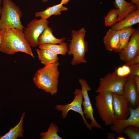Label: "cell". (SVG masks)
Listing matches in <instances>:
<instances>
[{
  "mask_svg": "<svg viewBox=\"0 0 139 139\" xmlns=\"http://www.w3.org/2000/svg\"><path fill=\"white\" fill-rule=\"evenodd\" d=\"M95 98V105L99 116L106 126L111 125L116 120L113 105V93H98Z\"/></svg>",
  "mask_w": 139,
  "mask_h": 139,
  "instance_id": "obj_5",
  "label": "cell"
},
{
  "mask_svg": "<svg viewBox=\"0 0 139 139\" xmlns=\"http://www.w3.org/2000/svg\"><path fill=\"white\" fill-rule=\"evenodd\" d=\"M0 30L7 28H25L21 19L23 13L19 6L11 0H3L1 9Z\"/></svg>",
  "mask_w": 139,
  "mask_h": 139,
  "instance_id": "obj_4",
  "label": "cell"
},
{
  "mask_svg": "<svg viewBox=\"0 0 139 139\" xmlns=\"http://www.w3.org/2000/svg\"><path fill=\"white\" fill-rule=\"evenodd\" d=\"M131 3L135 5L137 9H139V0H131Z\"/></svg>",
  "mask_w": 139,
  "mask_h": 139,
  "instance_id": "obj_31",
  "label": "cell"
},
{
  "mask_svg": "<svg viewBox=\"0 0 139 139\" xmlns=\"http://www.w3.org/2000/svg\"><path fill=\"white\" fill-rule=\"evenodd\" d=\"M119 10L118 22L123 20L128 14L137 9L136 5L125 0H115Z\"/></svg>",
  "mask_w": 139,
  "mask_h": 139,
  "instance_id": "obj_20",
  "label": "cell"
},
{
  "mask_svg": "<svg viewBox=\"0 0 139 139\" xmlns=\"http://www.w3.org/2000/svg\"><path fill=\"white\" fill-rule=\"evenodd\" d=\"M139 22V9L128 14L122 20L115 23L111 28L117 30L126 27L132 26Z\"/></svg>",
  "mask_w": 139,
  "mask_h": 139,
  "instance_id": "obj_15",
  "label": "cell"
},
{
  "mask_svg": "<svg viewBox=\"0 0 139 139\" xmlns=\"http://www.w3.org/2000/svg\"><path fill=\"white\" fill-rule=\"evenodd\" d=\"M79 81L81 86L82 94L84 99L82 105L83 107V111L85 118L90 119L91 122L90 124L92 128L95 127L103 130L102 126L97 122L93 116L94 110L88 93V91L91 90V87L85 79H80L79 80Z\"/></svg>",
  "mask_w": 139,
  "mask_h": 139,
  "instance_id": "obj_9",
  "label": "cell"
},
{
  "mask_svg": "<svg viewBox=\"0 0 139 139\" xmlns=\"http://www.w3.org/2000/svg\"><path fill=\"white\" fill-rule=\"evenodd\" d=\"M42 1L43 3H46L48 2V0H42Z\"/></svg>",
  "mask_w": 139,
  "mask_h": 139,
  "instance_id": "obj_34",
  "label": "cell"
},
{
  "mask_svg": "<svg viewBox=\"0 0 139 139\" xmlns=\"http://www.w3.org/2000/svg\"><path fill=\"white\" fill-rule=\"evenodd\" d=\"M119 13L118 8L111 10L104 19L105 26L111 27L118 22Z\"/></svg>",
  "mask_w": 139,
  "mask_h": 139,
  "instance_id": "obj_24",
  "label": "cell"
},
{
  "mask_svg": "<svg viewBox=\"0 0 139 139\" xmlns=\"http://www.w3.org/2000/svg\"><path fill=\"white\" fill-rule=\"evenodd\" d=\"M129 66L131 69L130 76H139V64Z\"/></svg>",
  "mask_w": 139,
  "mask_h": 139,
  "instance_id": "obj_27",
  "label": "cell"
},
{
  "mask_svg": "<svg viewBox=\"0 0 139 139\" xmlns=\"http://www.w3.org/2000/svg\"><path fill=\"white\" fill-rule=\"evenodd\" d=\"M1 0H0V15L1 14Z\"/></svg>",
  "mask_w": 139,
  "mask_h": 139,
  "instance_id": "obj_35",
  "label": "cell"
},
{
  "mask_svg": "<svg viewBox=\"0 0 139 139\" xmlns=\"http://www.w3.org/2000/svg\"><path fill=\"white\" fill-rule=\"evenodd\" d=\"M51 28L48 26L44 29L38 40L39 45L44 44H60L66 39L65 38H57L53 35Z\"/></svg>",
  "mask_w": 139,
  "mask_h": 139,
  "instance_id": "obj_16",
  "label": "cell"
},
{
  "mask_svg": "<svg viewBox=\"0 0 139 139\" xmlns=\"http://www.w3.org/2000/svg\"><path fill=\"white\" fill-rule=\"evenodd\" d=\"M74 98L73 101L70 103L65 105H56L55 108L58 111L62 112V115L63 119H65L67 115L68 112L72 110L76 112L81 116L83 123L89 130L92 131V127L86 120L82 110V105L83 98L81 89H76L73 92Z\"/></svg>",
  "mask_w": 139,
  "mask_h": 139,
  "instance_id": "obj_8",
  "label": "cell"
},
{
  "mask_svg": "<svg viewBox=\"0 0 139 139\" xmlns=\"http://www.w3.org/2000/svg\"><path fill=\"white\" fill-rule=\"evenodd\" d=\"M59 66V63L57 61L39 69L33 78L36 86L52 95L57 93L58 90Z\"/></svg>",
  "mask_w": 139,
  "mask_h": 139,
  "instance_id": "obj_2",
  "label": "cell"
},
{
  "mask_svg": "<svg viewBox=\"0 0 139 139\" xmlns=\"http://www.w3.org/2000/svg\"><path fill=\"white\" fill-rule=\"evenodd\" d=\"M59 131L58 127L52 123L50 124L47 131L41 132L40 134V139H62L58 135L57 132Z\"/></svg>",
  "mask_w": 139,
  "mask_h": 139,
  "instance_id": "obj_23",
  "label": "cell"
},
{
  "mask_svg": "<svg viewBox=\"0 0 139 139\" xmlns=\"http://www.w3.org/2000/svg\"><path fill=\"white\" fill-rule=\"evenodd\" d=\"M0 51L10 55L23 52L34 58L31 47L24 37L23 30L16 28L0 30Z\"/></svg>",
  "mask_w": 139,
  "mask_h": 139,
  "instance_id": "obj_1",
  "label": "cell"
},
{
  "mask_svg": "<svg viewBox=\"0 0 139 139\" xmlns=\"http://www.w3.org/2000/svg\"><path fill=\"white\" fill-rule=\"evenodd\" d=\"M70 0H61L60 3L62 5L67 4Z\"/></svg>",
  "mask_w": 139,
  "mask_h": 139,
  "instance_id": "obj_32",
  "label": "cell"
},
{
  "mask_svg": "<svg viewBox=\"0 0 139 139\" xmlns=\"http://www.w3.org/2000/svg\"><path fill=\"white\" fill-rule=\"evenodd\" d=\"M139 64V55L130 60L125 63V64L128 66H131Z\"/></svg>",
  "mask_w": 139,
  "mask_h": 139,
  "instance_id": "obj_28",
  "label": "cell"
},
{
  "mask_svg": "<svg viewBox=\"0 0 139 139\" xmlns=\"http://www.w3.org/2000/svg\"><path fill=\"white\" fill-rule=\"evenodd\" d=\"M114 72L119 77H126L130 75L131 69L129 66L125 64L117 68Z\"/></svg>",
  "mask_w": 139,
  "mask_h": 139,
  "instance_id": "obj_26",
  "label": "cell"
},
{
  "mask_svg": "<svg viewBox=\"0 0 139 139\" xmlns=\"http://www.w3.org/2000/svg\"><path fill=\"white\" fill-rule=\"evenodd\" d=\"M127 77H119L114 72L109 73L100 79L99 85L96 92L97 93H115L120 95H123L124 85Z\"/></svg>",
  "mask_w": 139,
  "mask_h": 139,
  "instance_id": "obj_6",
  "label": "cell"
},
{
  "mask_svg": "<svg viewBox=\"0 0 139 139\" xmlns=\"http://www.w3.org/2000/svg\"><path fill=\"white\" fill-rule=\"evenodd\" d=\"M117 139H125L126 138L125 137L122 136H119L117 137Z\"/></svg>",
  "mask_w": 139,
  "mask_h": 139,
  "instance_id": "obj_33",
  "label": "cell"
},
{
  "mask_svg": "<svg viewBox=\"0 0 139 139\" xmlns=\"http://www.w3.org/2000/svg\"><path fill=\"white\" fill-rule=\"evenodd\" d=\"M39 48H48L54 52L57 55H65L68 50V46L67 43L63 42L60 44H44L39 46Z\"/></svg>",
  "mask_w": 139,
  "mask_h": 139,
  "instance_id": "obj_22",
  "label": "cell"
},
{
  "mask_svg": "<svg viewBox=\"0 0 139 139\" xmlns=\"http://www.w3.org/2000/svg\"><path fill=\"white\" fill-rule=\"evenodd\" d=\"M116 138V135L114 133H108L107 139H115Z\"/></svg>",
  "mask_w": 139,
  "mask_h": 139,
  "instance_id": "obj_30",
  "label": "cell"
},
{
  "mask_svg": "<svg viewBox=\"0 0 139 139\" xmlns=\"http://www.w3.org/2000/svg\"><path fill=\"white\" fill-rule=\"evenodd\" d=\"M113 105L117 120L125 119L129 116L130 105L123 95L113 93Z\"/></svg>",
  "mask_w": 139,
  "mask_h": 139,
  "instance_id": "obj_12",
  "label": "cell"
},
{
  "mask_svg": "<svg viewBox=\"0 0 139 139\" xmlns=\"http://www.w3.org/2000/svg\"><path fill=\"white\" fill-rule=\"evenodd\" d=\"M68 10L67 8L60 3L48 7L43 11L37 12L35 13V16L37 18L47 19L53 15H61V11H67Z\"/></svg>",
  "mask_w": 139,
  "mask_h": 139,
  "instance_id": "obj_18",
  "label": "cell"
},
{
  "mask_svg": "<svg viewBox=\"0 0 139 139\" xmlns=\"http://www.w3.org/2000/svg\"><path fill=\"white\" fill-rule=\"evenodd\" d=\"M86 32L84 27L77 31L73 30L71 32L72 38L67 53L69 56L73 55L71 62L72 65L87 62L85 57L88 50V43L85 40Z\"/></svg>",
  "mask_w": 139,
  "mask_h": 139,
  "instance_id": "obj_3",
  "label": "cell"
},
{
  "mask_svg": "<svg viewBox=\"0 0 139 139\" xmlns=\"http://www.w3.org/2000/svg\"><path fill=\"white\" fill-rule=\"evenodd\" d=\"M119 40V30L111 28L109 29L103 39L106 50L118 53Z\"/></svg>",
  "mask_w": 139,
  "mask_h": 139,
  "instance_id": "obj_14",
  "label": "cell"
},
{
  "mask_svg": "<svg viewBox=\"0 0 139 139\" xmlns=\"http://www.w3.org/2000/svg\"><path fill=\"white\" fill-rule=\"evenodd\" d=\"M120 59L126 63L139 55V30L132 34L125 47L118 53Z\"/></svg>",
  "mask_w": 139,
  "mask_h": 139,
  "instance_id": "obj_10",
  "label": "cell"
},
{
  "mask_svg": "<svg viewBox=\"0 0 139 139\" xmlns=\"http://www.w3.org/2000/svg\"><path fill=\"white\" fill-rule=\"evenodd\" d=\"M49 23L47 19L40 18L34 19L27 24V27L23 30V33L26 40L31 47L38 46L39 38L48 26Z\"/></svg>",
  "mask_w": 139,
  "mask_h": 139,
  "instance_id": "obj_7",
  "label": "cell"
},
{
  "mask_svg": "<svg viewBox=\"0 0 139 139\" xmlns=\"http://www.w3.org/2000/svg\"><path fill=\"white\" fill-rule=\"evenodd\" d=\"M132 76L137 89L139 91V76Z\"/></svg>",
  "mask_w": 139,
  "mask_h": 139,
  "instance_id": "obj_29",
  "label": "cell"
},
{
  "mask_svg": "<svg viewBox=\"0 0 139 139\" xmlns=\"http://www.w3.org/2000/svg\"><path fill=\"white\" fill-rule=\"evenodd\" d=\"M123 95L133 108H135L139 106V91L132 76H129L126 79Z\"/></svg>",
  "mask_w": 139,
  "mask_h": 139,
  "instance_id": "obj_13",
  "label": "cell"
},
{
  "mask_svg": "<svg viewBox=\"0 0 139 139\" xmlns=\"http://www.w3.org/2000/svg\"><path fill=\"white\" fill-rule=\"evenodd\" d=\"M136 29L132 26L124 28L119 30L120 40L118 53L126 45L131 36Z\"/></svg>",
  "mask_w": 139,
  "mask_h": 139,
  "instance_id": "obj_21",
  "label": "cell"
},
{
  "mask_svg": "<svg viewBox=\"0 0 139 139\" xmlns=\"http://www.w3.org/2000/svg\"><path fill=\"white\" fill-rule=\"evenodd\" d=\"M39 59L45 66L53 64L58 61L57 55L48 48H39L36 50Z\"/></svg>",
  "mask_w": 139,
  "mask_h": 139,
  "instance_id": "obj_17",
  "label": "cell"
},
{
  "mask_svg": "<svg viewBox=\"0 0 139 139\" xmlns=\"http://www.w3.org/2000/svg\"><path fill=\"white\" fill-rule=\"evenodd\" d=\"M25 112H23L19 123L14 127L11 128L9 131L3 136L0 137V139H17L19 137H23L24 130L23 128V119Z\"/></svg>",
  "mask_w": 139,
  "mask_h": 139,
  "instance_id": "obj_19",
  "label": "cell"
},
{
  "mask_svg": "<svg viewBox=\"0 0 139 139\" xmlns=\"http://www.w3.org/2000/svg\"><path fill=\"white\" fill-rule=\"evenodd\" d=\"M123 133H124L129 139H139V127L128 126L124 129Z\"/></svg>",
  "mask_w": 139,
  "mask_h": 139,
  "instance_id": "obj_25",
  "label": "cell"
},
{
  "mask_svg": "<svg viewBox=\"0 0 139 139\" xmlns=\"http://www.w3.org/2000/svg\"><path fill=\"white\" fill-rule=\"evenodd\" d=\"M130 113L128 118L117 120L110 127V130L119 134L123 133L124 129L128 126L139 127V106L134 108L130 106Z\"/></svg>",
  "mask_w": 139,
  "mask_h": 139,
  "instance_id": "obj_11",
  "label": "cell"
}]
</instances>
